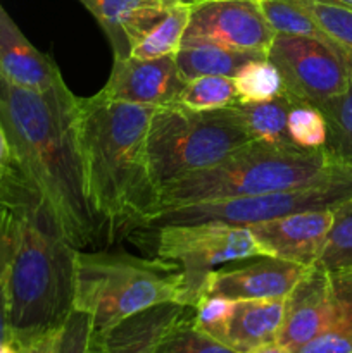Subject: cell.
I'll return each mask as SVG.
<instances>
[{
    "label": "cell",
    "mask_w": 352,
    "mask_h": 353,
    "mask_svg": "<svg viewBox=\"0 0 352 353\" xmlns=\"http://www.w3.org/2000/svg\"><path fill=\"white\" fill-rule=\"evenodd\" d=\"M0 121L17 174L38 193L66 240L92 247L106 231L90 203L78 137V97L59 79L45 92L0 78Z\"/></svg>",
    "instance_id": "obj_1"
},
{
    "label": "cell",
    "mask_w": 352,
    "mask_h": 353,
    "mask_svg": "<svg viewBox=\"0 0 352 353\" xmlns=\"http://www.w3.org/2000/svg\"><path fill=\"white\" fill-rule=\"evenodd\" d=\"M155 107L78 97V137L90 203L109 240L145 230L159 212L147 137Z\"/></svg>",
    "instance_id": "obj_2"
},
{
    "label": "cell",
    "mask_w": 352,
    "mask_h": 353,
    "mask_svg": "<svg viewBox=\"0 0 352 353\" xmlns=\"http://www.w3.org/2000/svg\"><path fill=\"white\" fill-rule=\"evenodd\" d=\"M0 202L16 219V245L6 274L7 317L16 345L61 330L75 309V252L43 200L12 168Z\"/></svg>",
    "instance_id": "obj_3"
},
{
    "label": "cell",
    "mask_w": 352,
    "mask_h": 353,
    "mask_svg": "<svg viewBox=\"0 0 352 353\" xmlns=\"http://www.w3.org/2000/svg\"><path fill=\"white\" fill-rule=\"evenodd\" d=\"M352 165L335 161L324 148L251 141L230 157L159 190V210L238 196L290 192L351 181Z\"/></svg>",
    "instance_id": "obj_4"
},
{
    "label": "cell",
    "mask_w": 352,
    "mask_h": 353,
    "mask_svg": "<svg viewBox=\"0 0 352 353\" xmlns=\"http://www.w3.org/2000/svg\"><path fill=\"white\" fill-rule=\"evenodd\" d=\"M183 272L175 262L124 252H75V309L90 316L92 331L164 302L182 299Z\"/></svg>",
    "instance_id": "obj_5"
},
{
    "label": "cell",
    "mask_w": 352,
    "mask_h": 353,
    "mask_svg": "<svg viewBox=\"0 0 352 353\" xmlns=\"http://www.w3.org/2000/svg\"><path fill=\"white\" fill-rule=\"evenodd\" d=\"M252 138L230 105L217 110H190L182 105L157 107L148 126L147 150L159 190L219 164Z\"/></svg>",
    "instance_id": "obj_6"
},
{
    "label": "cell",
    "mask_w": 352,
    "mask_h": 353,
    "mask_svg": "<svg viewBox=\"0 0 352 353\" xmlns=\"http://www.w3.org/2000/svg\"><path fill=\"white\" fill-rule=\"evenodd\" d=\"M155 231V254L182 268L183 286L179 303L195 307L204 296L206 278L230 262L269 257L248 226L224 223L168 224Z\"/></svg>",
    "instance_id": "obj_7"
},
{
    "label": "cell",
    "mask_w": 352,
    "mask_h": 353,
    "mask_svg": "<svg viewBox=\"0 0 352 353\" xmlns=\"http://www.w3.org/2000/svg\"><path fill=\"white\" fill-rule=\"evenodd\" d=\"M349 199H352V179L351 181L331 183V185L311 186V188L290 190V192L238 196V199L214 200V202L162 209L152 217L145 230L168 226V224L195 223L251 226V224L280 219V217L304 212V210L335 209Z\"/></svg>",
    "instance_id": "obj_8"
},
{
    "label": "cell",
    "mask_w": 352,
    "mask_h": 353,
    "mask_svg": "<svg viewBox=\"0 0 352 353\" xmlns=\"http://www.w3.org/2000/svg\"><path fill=\"white\" fill-rule=\"evenodd\" d=\"M268 61L278 69L283 92L293 102L320 107L351 81L342 59L314 38L276 34Z\"/></svg>",
    "instance_id": "obj_9"
},
{
    "label": "cell",
    "mask_w": 352,
    "mask_h": 353,
    "mask_svg": "<svg viewBox=\"0 0 352 353\" xmlns=\"http://www.w3.org/2000/svg\"><path fill=\"white\" fill-rule=\"evenodd\" d=\"M275 37L257 0H199L192 3L182 45L213 43L268 59Z\"/></svg>",
    "instance_id": "obj_10"
},
{
    "label": "cell",
    "mask_w": 352,
    "mask_h": 353,
    "mask_svg": "<svg viewBox=\"0 0 352 353\" xmlns=\"http://www.w3.org/2000/svg\"><path fill=\"white\" fill-rule=\"evenodd\" d=\"M344 321L347 319L335 302L330 274L317 265H311L286 295L283 323L276 341L290 352H295Z\"/></svg>",
    "instance_id": "obj_11"
},
{
    "label": "cell",
    "mask_w": 352,
    "mask_h": 353,
    "mask_svg": "<svg viewBox=\"0 0 352 353\" xmlns=\"http://www.w3.org/2000/svg\"><path fill=\"white\" fill-rule=\"evenodd\" d=\"M185 79L179 74L175 55L161 59H114L106 86L97 95L110 102L145 107L175 105Z\"/></svg>",
    "instance_id": "obj_12"
},
{
    "label": "cell",
    "mask_w": 352,
    "mask_h": 353,
    "mask_svg": "<svg viewBox=\"0 0 352 353\" xmlns=\"http://www.w3.org/2000/svg\"><path fill=\"white\" fill-rule=\"evenodd\" d=\"M307 268L276 257H257V261L238 268H217L209 272L204 295L224 296L230 300H285Z\"/></svg>",
    "instance_id": "obj_13"
},
{
    "label": "cell",
    "mask_w": 352,
    "mask_h": 353,
    "mask_svg": "<svg viewBox=\"0 0 352 353\" xmlns=\"http://www.w3.org/2000/svg\"><path fill=\"white\" fill-rule=\"evenodd\" d=\"M331 217L333 209L304 210L280 219L251 224L248 230L269 257L311 268L323 250Z\"/></svg>",
    "instance_id": "obj_14"
},
{
    "label": "cell",
    "mask_w": 352,
    "mask_h": 353,
    "mask_svg": "<svg viewBox=\"0 0 352 353\" xmlns=\"http://www.w3.org/2000/svg\"><path fill=\"white\" fill-rule=\"evenodd\" d=\"M192 312L193 307L178 302L148 307L107 330L92 331L90 353H152L161 338Z\"/></svg>",
    "instance_id": "obj_15"
},
{
    "label": "cell",
    "mask_w": 352,
    "mask_h": 353,
    "mask_svg": "<svg viewBox=\"0 0 352 353\" xmlns=\"http://www.w3.org/2000/svg\"><path fill=\"white\" fill-rule=\"evenodd\" d=\"M106 33L114 59L130 57L145 30L183 0H79Z\"/></svg>",
    "instance_id": "obj_16"
},
{
    "label": "cell",
    "mask_w": 352,
    "mask_h": 353,
    "mask_svg": "<svg viewBox=\"0 0 352 353\" xmlns=\"http://www.w3.org/2000/svg\"><path fill=\"white\" fill-rule=\"evenodd\" d=\"M0 78L21 88L45 92L62 78L50 57L30 43L0 3Z\"/></svg>",
    "instance_id": "obj_17"
},
{
    "label": "cell",
    "mask_w": 352,
    "mask_h": 353,
    "mask_svg": "<svg viewBox=\"0 0 352 353\" xmlns=\"http://www.w3.org/2000/svg\"><path fill=\"white\" fill-rule=\"evenodd\" d=\"M285 300H237L223 343L238 353L276 341L283 323Z\"/></svg>",
    "instance_id": "obj_18"
},
{
    "label": "cell",
    "mask_w": 352,
    "mask_h": 353,
    "mask_svg": "<svg viewBox=\"0 0 352 353\" xmlns=\"http://www.w3.org/2000/svg\"><path fill=\"white\" fill-rule=\"evenodd\" d=\"M293 102L285 93L268 102H235L230 109L252 141L269 145H293L289 137L286 119Z\"/></svg>",
    "instance_id": "obj_19"
},
{
    "label": "cell",
    "mask_w": 352,
    "mask_h": 353,
    "mask_svg": "<svg viewBox=\"0 0 352 353\" xmlns=\"http://www.w3.org/2000/svg\"><path fill=\"white\" fill-rule=\"evenodd\" d=\"M255 55L230 50L213 43L182 45L175 54L176 65L185 81L199 76H228L233 78L247 62L254 61Z\"/></svg>",
    "instance_id": "obj_20"
},
{
    "label": "cell",
    "mask_w": 352,
    "mask_h": 353,
    "mask_svg": "<svg viewBox=\"0 0 352 353\" xmlns=\"http://www.w3.org/2000/svg\"><path fill=\"white\" fill-rule=\"evenodd\" d=\"M190 12H192V3L188 2H179L178 6L169 9L131 45L130 57L148 61V59L175 55L182 48Z\"/></svg>",
    "instance_id": "obj_21"
},
{
    "label": "cell",
    "mask_w": 352,
    "mask_h": 353,
    "mask_svg": "<svg viewBox=\"0 0 352 353\" xmlns=\"http://www.w3.org/2000/svg\"><path fill=\"white\" fill-rule=\"evenodd\" d=\"M306 10L330 41L352 78V7L328 0H292Z\"/></svg>",
    "instance_id": "obj_22"
},
{
    "label": "cell",
    "mask_w": 352,
    "mask_h": 353,
    "mask_svg": "<svg viewBox=\"0 0 352 353\" xmlns=\"http://www.w3.org/2000/svg\"><path fill=\"white\" fill-rule=\"evenodd\" d=\"M326 123L324 150L342 164L352 165V78L344 92L320 105Z\"/></svg>",
    "instance_id": "obj_23"
},
{
    "label": "cell",
    "mask_w": 352,
    "mask_h": 353,
    "mask_svg": "<svg viewBox=\"0 0 352 353\" xmlns=\"http://www.w3.org/2000/svg\"><path fill=\"white\" fill-rule=\"evenodd\" d=\"M314 265L324 269L328 274L352 269V199L333 209L326 241Z\"/></svg>",
    "instance_id": "obj_24"
},
{
    "label": "cell",
    "mask_w": 352,
    "mask_h": 353,
    "mask_svg": "<svg viewBox=\"0 0 352 353\" xmlns=\"http://www.w3.org/2000/svg\"><path fill=\"white\" fill-rule=\"evenodd\" d=\"M238 102L233 78L199 76L185 81L176 105L190 110H217Z\"/></svg>",
    "instance_id": "obj_25"
},
{
    "label": "cell",
    "mask_w": 352,
    "mask_h": 353,
    "mask_svg": "<svg viewBox=\"0 0 352 353\" xmlns=\"http://www.w3.org/2000/svg\"><path fill=\"white\" fill-rule=\"evenodd\" d=\"M257 6L276 34L314 38V40L323 41L331 48L330 41L324 37L323 31L317 28L313 17L292 0H257Z\"/></svg>",
    "instance_id": "obj_26"
},
{
    "label": "cell",
    "mask_w": 352,
    "mask_h": 353,
    "mask_svg": "<svg viewBox=\"0 0 352 353\" xmlns=\"http://www.w3.org/2000/svg\"><path fill=\"white\" fill-rule=\"evenodd\" d=\"M233 83L238 102H268L283 92L278 69L268 59H254L247 62L233 76Z\"/></svg>",
    "instance_id": "obj_27"
},
{
    "label": "cell",
    "mask_w": 352,
    "mask_h": 353,
    "mask_svg": "<svg viewBox=\"0 0 352 353\" xmlns=\"http://www.w3.org/2000/svg\"><path fill=\"white\" fill-rule=\"evenodd\" d=\"M152 353H238L223 341L209 336L193 324V312L176 323L155 345Z\"/></svg>",
    "instance_id": "obj_28"
},
{
    "label": "cell",
    "mask_w": 352,
    "mask_h": 353,
    "mask_svg": "<svg viewBox=\"0 0 352 353\" xmlns=\"http://www.w3.org/2000/svg\"><path fill=\"white\" fill-rule=\"evenodd\" d=\"M289 137L293 145L306 150H320L326 145V123L317 107L293 103L286 119Z\"/></svg>",
    "instance_id": "obj_29"
},
{
    "label": "cell",
    "mask_w": 352,
    "mask_h": 353,
    "mask_svg": "<svg viewBox=\"0 0 352 353\" xmlns=\"http://www.w3.org/2000/svg\"><path fill=\"white\" fill-rule=\"evenodd\" d=\"M233 307L235 300L216 295H204L193 307V324L209 336L223 341Z\"/></svg>",
    "instance_id": "obj_30"
},
{
    "label": "cell",
    "mask_w": 352,
    "mask_h": 353,
    "mask_svg": "<svg viewBox=\"0 0 352 353\" xmlns=\"http://www.w3.org/2000/svg\"><path fill=\"white\" fill-rule=\"evenodd\" d=\"M92 321L83 310L72 309L59 331L55 353H90Z\"/></svg>",
    "instance_id": "obj_31"
},
{
    "label": "cell",
    "mask_w": 352,
    "mask_h": 353,
    "mask_svg": "<svg viewBox=\"0 0 352 353\" xmlns=\"http://www.w3.org/2000/svg\"><path fill=\"white\" fill-rule=\"evenodd\" d=\"M292 353H352V321L323 331Z\"/></svg>",
    "instance_id": "obj_32"
},
{
    "label": "cell",
    "mask_w": 352,
    "mask_h": 353,
    "mask_svg": "<svg viewBox=\"0 0 352 353\" xmlns=\"http://www.w3.org/2000/svg\"><path fill=\"white\" fill-rule=\"evenodd\" d=\"M16 245V219L7 203L0 202V281L6 279Z\"/></svg>",
    "instance_id": "obj_33"
},
{
    "label": "cell",
    "mask_w": 352,
    "mask_h": 353,
    "mask_svg": "<svg viewBox=\"0 0 352 353\" xmlns=\"http://www.w3.org/2000/svg\"><path fill=\"white\" fill-rule=\"evenodd\" d=\"M331 290L337 305L347 321H352V269L330 274Z\"/></svg>",
    "instance_id": "obj_34"
},
{
    "label": "cell",
    "mask_w": 352,
    "mask_h": 353,
    "mask_svg": "<svg viewBox=\"0 0 352 353\" xmlns=\"http://www.w3.org/2000/svg\"><path fill=\"white\" fill-rule=\"evenodd\" d=\"M59 331H48V333L40 334V336L33 338V340L26 341L23 345H17L19 353H55L59 340Z\"/></svg>",
    "instance_id": "obj_35"
},
{
    "label": "cell",
    "mask_w": 352,
    "mask_h": 353,
    "mask_svg": "<svg viewBox=\"0 0 352 353\" xmlns=\"http://www.w3.org/2000/svg\"><path fill=\"white\" fill-rule=\"evenodd\" d=\"M3 281H0V343H3V341H14L12 331H10L9 326V317H7L6 285H3Z\"/></svg>",
    "instance_id": "obj_36"
},
{
    "label": "cell",
    "mask_w": 352,
    "mask_h": 353,
    "mask_svg": "<svg viewBox=\"0 0 352 353\" xmlns=\"http://www.w3.org/2000/svg\"><path fill=\"white\" fill-rule=\"evenodd\" d=\"M9 169H10V147H9V141H7L6 131H3L2 121H0V192H2L3 181H6Z\"/></svg>",
    "instance_id": "obj_37"
},
{
    "label": "cell",
    "mask_w": 352,
    "mask_h": 353,
    "mask_svg": "<svg viewBox=\"0 0 352 353\" xmlns=\"http://www.w3.org/2000/svg\"><path fill=\"white\" fill-rule=\"evenodd\" d=\"M247 353H292L289 348H285L283 345H280L278 341H273V343L262 345V347L254 348V350L247 352Z\"/></svg>",
    "instance_id": "obj_38"
},
{
    "label": "cell",
    "mask_w": 352,
    "mask_h": 353,
    "mask_svg": "<svg viewBox=\"0 0 352 353\" xmlns=\"http://www.w3.org/2000/svg\"><path fill=\"white\" fill-rule=\"evenodd\" d=\"M328 2H333V3H340V6L352 7V0H328Z\"/></svg>",
    "instance_id": "obj_39"
},
{
    "label": "cell",
    "mask_w": 352,
    "mask_h": 353,
    "mask_svg": "<svg viewBox=\"0 0 352 353\" xmlns=\"http://www.w3.org/2000/svg\"><path fill=\"white\" fill-rule=\"evenodd\" d=\"M183 2H188V3H195V2H199V0H183Z\"/></svg>",
    "instance_id": "obj_40"
}]
</instances>
